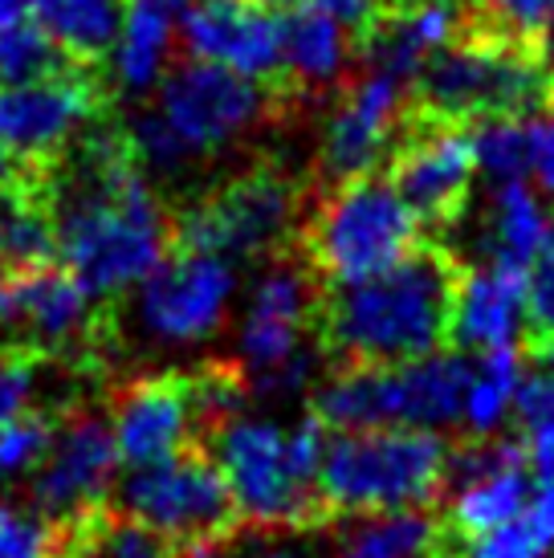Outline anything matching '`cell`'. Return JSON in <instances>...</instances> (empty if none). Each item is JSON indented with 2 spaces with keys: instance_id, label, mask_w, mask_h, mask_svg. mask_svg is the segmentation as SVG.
Wrapping results in <instances>:
<instances>
[{
  "instance_id": "cell-1",
  "label": "cell",
  "mask_w": 554,
  "mask_h": 558,
  "mask_svg": "<svg viewBox=\"0 0 554 558\" xmlns=\"http://www.w3.org/2000/svg\"><path fill=\"white\" fill-rule=\"evenodd\" d=\"M461 265L445 245H420L412 257L359 286L323 290L318 339L339 367H404L448 342V314Z\"/></svg>"
},
{
  "instance_id": "cell-2",
  "label": "cell",
  "mask_w": 554,
  "mask_h": 558,
  "mask_svg": "<svg viewBox=\"0 0 554 558\" xmlns=\"http://www.w3.org/2000/svg\"><path fill=\"white\" fill-rule=\"evenodd\" d=\"M326 440L330 433L314 416L293 428L237 416L208 433L204 452L229 485L241 526L262 534H302L326 518L318 497Z\"/></svg>"
},
{
  "instance_id": "cell-3",
  "label": "cell",
  "mask_w": 554,
  "mask_h": 558,
  "mask_svg": "<svg viewBox=\"0 0 554 558\" xmlns=\"http://www.w3.org/2000/svg\"><path fill=\"white\" fill-rule=\"evenodd\" d=\"M551 94L554 65L546 62V46L469 29L416 74L412 110L436 123L478 126L490 119H534Z\"/></svg>"
},
{
  "instance_id": "cell-4",
  "label": "cell",
  "mask_w": 554,
  "mask_h": 558,
  "mask_svg": "<svg viewBox=\"0 0 554 558\" xmlns=\"http://www.w3.org/2000/svg\"><path fill=\"white\" fill-rule=\"evenodd\" d=\"M420 220L387 175H359L326 187L298 229V257L323 290L380 278L420 248Z\"/></svg>"
},
{
  "instance_id": "cell-5",
  "label": "cell",
  "mask_w": 554,
  "mask_h": 558,
  "mask_svg": "<svg viewBox=\"0 0 554 558\" xmlns=\"http://www.w3.org/2000/svg\"><path fill=\"white\" fill-rule=\"evenodd\" d=\"M306 220V187L286 163L262 159L225 175L188 201L171 204V248L213 257H281Z\"/></svg>"
},
{
  "instance_id": "cell-6",
  "label": "cell",
  "mask_w": 554,
  "mask_h": 558,
  "mask_svg": "<svg viewBox=\"0 0 554 558\" xmlns=\"http://www.w3.org/2000/svg\"><path fill=\"white\" fill-rule=\"evenodd\" d=\"M453 449L436 433L375 428L326 440L318 497L326 513H396L424 510L445 494Z\"/></svg>"
},
{
  "instance_id": "cell-7",
  "label": "cell",
  "mask_w": 554,
  "mask_h": 558,
  "mask_svg": "<svg viewBox=\"0 0 554 558\" xmlns=\"http://www.w3.org/2000/svg\"><path fill=\"white\" fill-rule=\"evenodd\" d=\"M119 119V90L103 70H65L53 78L0 86V151L16 171L46 175L98 126Z\"/></svg>"
},
{
  "instance_id": "cell-8",
  "label": "cell",
  "mask_w": 554,
  "mask_h": 558,
  "mask_svg": "<svg viewBox=\"0 0 554 558\" xmlns=\"http://www.w3.org/2000/svg\"><path fill=\"white\" fill-rule=\"evenodd\" d=\"M281 110L286 102L269 86L188 58L171 65L159 86V119L192 159H208L241 143L253 126L277 119Z\"/></svg>"
},
{
  "instance_id": "cell-9",
  "label": "cell",
  "mask_w": 554,
  "mask_h": 558,
  "mask_svg": "<svg viewBox=\"0 0 554 558\" xmlns=\"http://www.w3.org/2000/svg\"><path fill=\"white\" fill-rule=\"evenodd\" d=\"M110 501L135 522L164 534L168 543H192L241 530L229 485L204 449H188L152 469H131V477L119 485V497Z\"/></svg>"
},
{
  "instance_id": "cell-10",
  "label": "cell",
  "mask_w": 554,
  "mask_h": 558,
  "mask_svg": "<svg viewBox=\"0 0 554 558\" xmlns=\"http://www.w3.org/2000/svg\"><path fill=\"white\" fill-rule=\"evenodd\" d=\"M107 416L119 461L131 469H152L188 449H204V416L192 372L115 379L107 388Z\"/></svg>"
},
{
  "instance_id": "cell-11",
  "label": "cell",
  "mask_w": 554,
  "mask_h": 558,
  "mask_svg": "<svg viewBox=\"0 0 554 558\" xmlns=\"http://www.w3.org/2000/svg\"><path fill=\"white\" fill-rule=\"evenodd\" d=\"M119 465L123 461H119L115 433H110L107 396L70 403L58 412L46 461L29 473L33 510L49 522H62L91 506H103L110 501Z\"/></svg>"
},
{
  "instance_id": "cell-12",
  "label": "cell",
  "mask_w": 554,
  "mask_h": 558,
  "mask_svg": "<svg viewBox=\"0 0 554 558\" xmlns=\"http://www.w3.org/2000/svg\"><path fill=\"white\" fill-rule=\"evenodd\" d=\"M387 159H392L387 180L416 213L420 225L445 229V225L461 220L469 192H473V175H478L473 131L424 119L408 107L400 140H396Z\"/></svg>"
},
{
  "instance_id": "cell-13",
  "label": "cell",
  "mask_w": 554,
  "mask_h": 558,
  "mask_svg": "<svg viewBox=\"0 0 554 558\" xmlns=\"http://www.w3.org/2000/svg\"><path fill=\"white\" fill-rule=\"evenodd\" d=\"M318 302L323 286L298 257V248L269 262V269L253 286L241 323V347H237L241 355L232 359L245 372V384H257L265 375L290 367L298 355H306V335L318 323Z\"/></svg>"
},
{
  "instance_id": "cell-14",
  "label": "cell",
  "mask_w": 554,
  "mask_h": 558,
  "mask_svg": "<svg viewBox=\"0 0 554 558\" xmlns=\"http://www.w3.org/2000/svg\"><path fill=\"white\" fill-rule=\"evenodd\" d=\"M539 473L526 457V445L518 436H490L469 440L453 452L448 465V510H445V538L469 543L509 522L514 513L534 497Z\"/></svg>"
},
{
  "instance_id": "cell-15",
  "label": "cell",
  "mask_w": 554,
  "mask_h": 558,
  "mask_svg": "<svg viewBox=\"0 0 554 558\" xmlns=\"http://www.w3.org/2000/svg\"><path fill=\"white\" fill-rule=\"evenodd\" d=\"M180 49L188 62L220 65L290 102L281 86V16L265 0H201L184 9Z\"/></svg>"
},
{
  "instance_id": "cell-16",
  "label": "cell",
  "mask_w": 554,
  "mask_h": 558,
  "mask_svg": "<svg viewBox=\"0 0 554 558\" xmlns=\"http://www.w3.org/2000/svg\"><path fill=\"white\" fill-rule=\"evenodd\" d=\"M232 286L237 278L225 257L171 248L164 265L143 281L138 323L164 342H201L225 323Z\"/></svg>"
},
{
  "instance_id": "cell-17",
  "label": "cell",
  "mask_w": 554,
  "mask_h": 558,
  "mask_svg": "<svg viewBox=\"0 0 554 558\" xmlns=\"http://www.w3.org/2000/svg\"><path fill=\"white\" fill-rule=\"evenodd\" d=\"M408 107H404V82L387 74H363L347 82L339 107L330 114L318 147V180L326 187L375 175V168L392 156L400 140Z\"/></svg>"
},
{
  "instance_id": "cell-18",
  "label": "cell",
  "mask_w": 554,
  "mask_h": 558,
  "mask_svg": "<svg viewBox=\"0 0 554 558\" xmlns=\"http://www.w3.org/2000/svg\"><path fill=\"white\" fill-rule=\"evenodd\" d=\"M530 306V278L522 265L481 262L461 269L453 314H448V342L457 355H490L518 347Z\"/></svg>"
},
{
  "instance_id": "cell-19",
  "label": "cell",
  "mask_w": 554,
  "mask_h": 558,
  "mask_svg": "<svg viewBox=\"0 0 554 558\" xmlns=\"http://www.w3.org/2000/svg\"><path fill=\"white\" fill-rule=\"evenodd\" d=\"M281 16V86L286 98H314L342 86L359 58V37L310 9H277Z\"/></svg>"
},
{
  "instance_id": "cell-20",
  "label": "cell",
  "mask_w": 554,
  "mask_h": 558,
  "mask_svg": "<svg viewBox=\"0 0 554 558\" xmlns=\"http://www.w3.org/2000/svg\"><path fill=\"white\" fill-rule=\"evenodd\" d=\"M465 384H469V355L436 351L404 367H392V403H396V428L441 433L461 424Z\"/></svg>"
},
{
  "instance_id": "cell-21",
  "label": "cell",
  "mask_w": 554,
  "mask_h": 558,
  "mask_svg": "<svg viewBox=\"0 0 554 558\" xmlns=\"http://www.w3.org/2000/svg\"><path fill=\"white\" fill-rule=\"evenodd\" d=\"M180 9L184 0H131L119 46L110 53L115 90H147L168 78L171 49L180 46Z\"/></svg>"
},
{
  "instance_id": "cell-22",
  "label": "cell",
  "mask_w": 554,
  "mask_h": 558,
  "mask_svg": "<svg viewBox=\"0 0 554 558\" xmlns=\"http://www.w3.org/2000/svg\"><path fill=\"white\" fill-rule=\"evenodd\" d=\"M127 4L131 0H33V21L74 65L110 74V53L119 46Z\"/></svg>"
},
{
  "instance_id": "cell-23",
  "label": "cell",
  "mask_w": 554,
  "mask_h": 558,
  "mask_svg": "<svg viewBox=\"0 0 554 558\" xmlns=\"http://www.w3.org/2000/svg\"><path fill=\"white\" fill-rule=\"evenodd\" d=\"M310 416L330 436L396 428L392 403V367H335L314 388Z\"/></svg>"
},
{
  "instance_id": "cell-24",
  "label": "cell",
  "mask_w": 554,
  "mask_h": 558,
  "mask_svg": "<svg viewBox=\"0 0 554 558\" xmlns=\"http://www.w3.org/2000/svg\"><path fill=\"white\" fill-rule=\"evenodd\" d=\"M551 229L554 220L546 213V201L526 180L493 184V196L481 217V262H506L530 269Z\"/></svg>"
},
{
  "instance_id": "cell-25",
  "label": "cell",
  "mask_w": 554,
  "mask_h": 558,
  "mask_svg": "<svg viewBox=\"0 0 554 558\" xmlns=\"http://www.w3.org/2000/svg\"><path fill=\"white\" fill-rule=\"evenodd\" d=\"M445 550V526L429 510L351 518L335 538V558H441Z\"/></svg>"
},
{
  "instance_id": "cell-26",
  "label": "cell",
  "mask_w": 554,
  "mask_h": 558,
  "mask_svg": "<svg viewBox=\"0 0 554 558\" xmlns=\"http://www.w3.org/2000/svg\"><path fill=\"white\" fill-rule=\"evenodd\" d=\"M526 384V359L518 347L490 351L469 359V384H465V412L461 424L473 440H490L518 403V391Z\"/></svg>"
},
{
  "instance_id": "cell-27",
  "label": "cell",
  "mask_w": 554,
  "mask_h": 558,
  "mask_svg": "<svg viewBox=\"0 0 554 558\" xmlns=\"http://www.w3.org/2000/svg\"><path fill=\"white\" fill-rule=\"evenodd\" d=\"M457 558H554V477H539L522 513L481 538L457 543Z\"/></svg>"
},
{
  "instance_id": "cell-28",
  "label": "cell",
  "mask_w": 554,
  "mask_h": 558,
  "mask_svg": "<svg viewBox=\"0 0 554 558\" xmlns=\"http://www.w3.org/2000/svg\"><path fill=\"white\" fill-rule=\"evenodd\" d=\"M65 70H74V62L53 46V37L33 16H21L0 29V86H25Z\"/></svg>"
},
{
  "instance_id": "cell-29",
  "label": "cell",
  "mask_w": 554,
  "mask_h": 558,
  "mask_svg": "<svg viewBox=\"0 0 554 558\" xmlns=\"http://www.w3.org/2000/svg\"><path fill=\"white\" fill-rule=\"evenodd\" d=\"M41 388H49V396H53V359L37 355L29 347H16V342H4L0 347V433L37 408L33 396Z\"/></svg>"
},
{
  "instance_id": "cell-30",
  "label": "cell",
  "mask_w": 554,
  "mask_h": 558,
  "mask_svg": "<svg viewBox=\"0 0 554 558\" xmlns=\"http://www.w3.org/2000/svg\"><path fill=\"white\" fill-rule=\"evenodd\" d=\"M473 156L478 171H485L493 184H530V131L526 119H490L473 131Z\"/></svg>"
},
{
  "instance_id": "cell-31",
  "label": "cell",
  "mask_w": 554,
  "mask_h": 558,
  "mask_svg": "<svg viewBox=\"0 0 554 558\" xmlns=\"http://www.w3.org/2000/svg\"><path fill=\"white\" fill-rule=\"evenodd\" d=\"M473 29L497 33L506 41L542 46V37L554 29V0H469Z\"/></svg>"
},
{
  "instance_id": "cell-32",
  "label": "cell",
  "mask_w": 554,
  "mask_h": 558,
  "mask_svg": "<svg viewBox=\"0 0 554 558\" xmlns=\"http://www.w3.org/2000/svg\"><path fill=\"white\" fill-rule=\"evenodd\" d=\"M0 558H58V530L21 506H0Z\"/></svg>"
},
{
  "instance_id": "cell-33",
  "label": "cell",
  "mask_w": 554,
  "mask_h": 558,
  "mask_svg": "<svg viewBox=\"0 0 554 558\" xmlns=\"http://www.w3.org/2000/svg\"><path fill=\"white\" fill-rule=\"evenodd\" d=\"M530 278V306H526V330L534 339V351L554 342V229L546 236V245L539 248V257L526 269Z\"/></svg>"
},
{
  "instance_id": "cell-34",
  "label": "cell",
  "mask_w": 554,
  "mask_h": 558,
  "mask_svg": "<svg viewBox=\"0 0 554 558\" xmlns=\"http://www.w3.org/2000/svg\"><path fill=\"white\" fill-rule=\"evenodd\" d=\"M526 131H530V180L542 187V196L554 201V94L534 119H526Z\"/></svg>"
},
{
  "instance_id": "cell-35",
  "label": "cell",
  "mask_w": 554,
  "mask_h": 558,
  "mask_svg": "<svg viewBox=\"0 0 554 558\" xmlns=\"http://www.w3.org/2000/svg\"><path fill=\"white\" fill-rule=\"evenodd\" d=\"M232 558H318L310 546L293 543V534H262V530H237Z\"/></svg>"
},
{
  "instance_id": "cell-36",
  "label": "cell",
  "mask_w": 554,
  "mask_h": 558,
  "mask_svg": "<svg viewBox=\"0 0 554 558\" xmlns=\"http://www.w3.org/2000/svg\"><path fill=\"white\" fill-rule=\"evenodd\" d=\"M29 4L33 0H0V29H4V25H13V21H21Z\"/></svg>"
},
{
  "instance_id": "cell-37",
  "label": "cell",
  "mask_w": 554,
  "mask_h": 558,
  "mask_svg": "<svg viewBox=\"0 0 554 558\" xmlns=\"http://www.w3.org/2000/svg\"><path fill=\"white\" fill-rule=\"evenodd\" d=\"M13 180H16V168H13V163H9V156L0 151V192H4V187L13 184Z\"/></svg>"
},
{
  "instance_id": "cell-38",
  "label": "cell",
  "mask_w": 554,
  "mask_h": 558,
  "mask_svg": "<svg viewBox=\"0 0 554 558\" xmlns=\"http://www.w3.org/2000/svg\"><path fill=\"white\" fill-rule=\"evenodd\" d=\"M539 359H542V375H551V379H554V342L539 347Z\"/></svg>"
},
{
  "instance_id": "cell-39",
  "label": "cell",
  "mask_w": 554,
  "mask_h": 558,
  "mask_svg": "<svg viewBox=\"0 0 554 558\" xmlns=\"http://www.w3.org/2000/svg\"><path fill=\"white\" fill-rule=\"evenodd\" d=\"M546 62L554 65V29H551V41H546Z\"/></svg>"
},
{
  "instance_id": "cell-40",
  "label": "cell",
  "mask_w": 554,
  "mask_h": 558,
  "mask_svg": "<svg viewBox=\"0 0 554 558\" xmlns=\"http://www.w3.org/2000/svg\"><path fill=\"white\" fill-rule=\"evenodd\" d=\"M196 4H201V0H196Z\"/></svg>"
}]
</instances>
